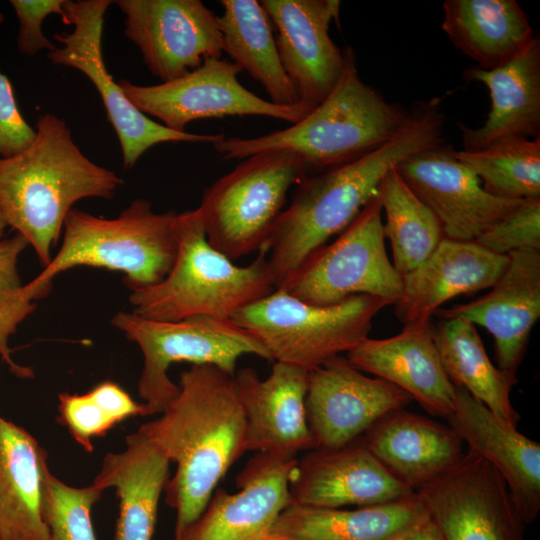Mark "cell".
<instances>
[{"label":"cell","mask_w":540,"mask_h":540,"mask_svg":"<svg viewBox=\"0 0 540 540\" xmlns=\"http://www.w3.org/2000/svg\"><path fill=\"white\" fill-rule=\"evenodd\" d=\"M179 391L140 431L176 471L165 501L176 511L174 539L203 512L218 483L246 450V419L234 376L214 365H192Z\"/></svg>","instance_id":"obj_1"},{"label":"cell","mask_w":540,"mask_h":540,"mask_svg":"<svg viewBox=\"0 0 540 540\" xmlns=\"http://www.w3.org/2000/svg\"><path fill=\"white\" fill-rule=\"evenodd\" d=\"M444 121L440 99H431L413 109L403 128L380 147L317 176L304 177L261 250L269 255L276 289L379 195L391 169L442 144Z\"/></svg>","instance_id":"obj_2"},{"label":"cell","mask_w":540,"mask_h":540,"mask_svg":"<svg viewBox=\"0 0 540 540\" xmlns=\"http://www.w3.org/2000/svg\"><path fill=\"white\" fill-rule=\"evenodd\" d=\"M121 184L115 172L82 153L66 122L51 113L38 118L26 149L0 158V208L43 267L73 205L85 198L110 199Z\"/></svg>","instance_id":"obj_3"},{"label":"cell","mask_w":540,"mask_h":540,"mask_svg":"<svg viewBox=\"0 0 540 540\" xmlns=\"http://www.w3.org/2000/svg\"><path fill=\"white\" fill-rule=\"evenodd\" d=\"M344 68L330 94L286 129L255 138H226L213 144L223 159L283 151L309 170L332 169L380 147L406 124L410 112L387 101L359 76L354 51L344 50Z\"/></svg>","instance_id":"obj_4"},{"label":"cell","mask_w":540,"mask_h":540,"mask_svg":"<svg viewBox=\"0 0 540 540\" xmlns=\"http://www.w3.org/2000/svg\"><path fill=\"white\" fill-rule=\"evenodd\" d=\"M177 253L157 284L130 290L133 313L157 321L194 316L231 319L243 307L273 292L275 280L265 251L237 266L213 248L199 209L176 215Z\"/></svg>","instance_id":"obj_5"},{"label":"cell","mask_w":540,"mask_h":540,"mask_svg":"<svg viewBox=\"0 0 540 540\" xmlns=\"http://www.w3.org/2000/svg\"><path fill=\"white\" fill-rule=\"evenodd\" d=\"M176 215L156 213L149 201L140 198L113 219L72 208L64 221L59 251L23 285L24 294L32 301L42 297L57 274L77 266L121 272L129 290L159 283L176 257Z\"/></svg>","instance_id":"obj_6"},{"label":"cell","mask_w":540,"mask_h":540,"mask_svg":"<svg viewBox=\"0 0 540 540\" xmlns=\"http://www.w3.org/2000/svg\"><path fill=\"white\" fill-rule=\"evenodd\" d=\"M388 305L379 297L354 295L318 306L276 289L231 319L263 344L272 361L309 372L367 338L374 317Z\"/></svg>","instance_id":"obj_7"},{"label":"cell","mask_w":540,"mask_h":540,"mask_svg":"<svg viewBox=\"0 0 540 540\" xmlns=\"http://www.w3.org/2000/svg\"><path fill=\"white\" fill-rule=\"evenodd\" d=\"M307 172L283 151L244 158L203 192L198 209L209 244L231 261L263 250L290 187Z\"/></svg>","instance_id":"obj_8"},{"label":"cell","mask_w":540,"mask_h":540,"mask_svg":"<svg viewBox=\"0 0 540 540\" xmlns=\"http://www.w3.org/2000/svg\"><path fill=\"white\" fill-rule=\"evenodd\" d=\"M111 322L143 354L138 394L151 415L162 413L178 394V384L168 376L174 363L214 365L234 376L243 355L272 361L263 344L232 319L194 316L157 321L133 312H118Z\"/></svg>","instance_id":"obj_9"},{"label":"cell","mask_w":540,"mask_h":540,"mask_svg":"<svg viewBox=\"0 0 540 540\" xmlns=\"http://www.w3.org/2000/svg\"><path fill=\"white\" fill-rule=\"evenodd\" d=\"M383 235L380 194L329 245L313 254L281 288L306 303L327 306L354 295L396 304L403 277L390 261Z\"/></svg>","instance_id":"obj_10"},{"label":"cell","mask_w":540,"mask_h":540,"mask_svg":"<svg viewBox=\"0 0 540 540\" xmlns=\"http://www.w3.org/2000/svg\"><path fill=\"white\" fill-rule=\"evenodd\" d=\"M111 0H66L65 25L74 28L70 33H57L61 43L48 57L55 65L82 72L97 89L107 117L113 126L122 151L124 167L132 168L152 146L167 142L216 143L223 134H195L176 131L153 121L138 110L108 72L102 51L104 15Z\"/></svg>","instance_id":"obj_11"},{"label":"cell","mask_w":540,"mask_h":540,"mask_svg":"<svg viewBox=\"0 0 540 540\" xmlns=\"http://www.w3.org/2000/svg\"><path fill=\"white\" fill-rule=\"evenodd\" d=\"M241 72L231 60L206 58L198 68L169 82L118 83L138 110L176 131H185L195 120L227 116H265L295 124L312 110L301 102L284 106L260 98L238 81Z\"/></svg>","instance_id":"obj_12"},{"label":"cell","mask_w":540,"mask_h":540,"mask_svg":"<svg viewBox=\"0 0 540 540\" xmlns=\"http://www.w3.org/2000/svg\"><path fill=\"white\" fill-rule=\"evenodd\" d=\"M416 493L443 540H524L503 477L472 450Z\"/></svg>","instance_id":"obj_13"},{"label":"cell","mask_w":540,"mask_h":540,"mask_svg":"<svg viewBox=\"0 0 540 540\" xmlns=\"http://www.w3.org/2000/svg\"><path fill=\"white\" fill-rule=\"evenodd\" d=\"M124 33L140 50L150 73L169 82L220 58L218 16L200 0H117Z\"/></svg>","instance_id":"obj_14"},{"label":"cell","mask_w":540,"mask_h":540,"mask_svg":"<svg viewBox=\"0 0 540 540\" xmlns=\"http://www.w3.org/2000/svg\"><path fill=\"white\" fill-rule=\"evenodd\" d=\"M412 400L397 386L362 374L347 358H332L308 372L305 405L314 449L351 444Z\"/></svg>","instance_id":"obj_15"},{"label":"cell","mask_w":540,"mask_h":540,"mask_svg":"<svg viewBox=\"0 0 540 540\" xmlns=\"http://www.w3.org/2000/svg\"><path fill=\"white\" fill-rule=\"evenodd\" d=\"M439 144L395 168L416 196L439 220L445 238L475 241L523 199L498 198L484 190L478 177Z\"/></svg>","instance_id":"obj_16"},{"label":"cell","mask_w":540,"mask_h":540,"mask_svg":"<svg viewBox=\"0 0 540 540\" xmlns=\"http://www.w3.org/2000/svg\"><path fill=\"white\" fill-rule=\"evenodd\" d=\"M296 458L256 453L236 477L238 491L217 488L200 516L174 540H264L291 504Z\"/></svg>","instance_id":"obj_17"},{"label":"cell","mask_w":540,"mask_h":540,"mask_svg":"<svg viewBox=\"0 0 540 540\" xmlns=\"http://www.w3.org/2000/svg\"><path fill=\"white\" fill-rule=\"evenodd\" d=\"M276 28L282 66L301 103L320 104L338 82L344 51L331 39L330 24L339 19L338 0H261Z\"/></svg>","instance_id":"obj_18"},{"label":"cell","mask_w":540,"mask_h":540,"mask_svg":"<svg viewBox=\"0 0 540 540\" xmlns=\"http://www.w3.org/2000/svg\"><path fill=\"white\" fill-rule=\"evenodd\" d=\"M414 493L359 440L339 448L311 449L297 460L289 484L291 504L316 508L377 505Z\"/></svg>","instance_id":"obj_19"},{"label":"cell","mask_w":540,"mask_h":540,"mask_svg":"<svg viewBox=\"0 0 540 540\" xmlns=\"http://www.w3.org/2000/svg\"><path fill=\"white\" fill-rule=\"evenodd\" d=\"M508 257L506 269L487 294L434 314L484 327L494 338L497 367L517 379L531 330L540 317V251H517Z\"/></svg>","instance_id":"obj_20"},{"label":"cell","mask_w":540,"mask_h":540,"mask_svg":"<svg viewBox=\"0 0 540 540\" xmlns=\"http://www.w3.org/2000/svg\"><path fill=\"white\" fill-rule=\"evenodd\" d=\"M234 380L246 419V450L295 458L315 448L306 415L308 371L275 362L260 379L250 367Z\"/></svg>","instance_id":"obj_21"},{"label":"cell","mask_w":540,"mask_h":540,"mask_svg":"<svg viewBox=\"0 0 540 540\" xmlns=\"http://www.w3.org/2000/svg\"><path fill=\"white\" fill-rule=\"evenodd\" d=\"M463 442L503 477L525 524L540 511V445L520 433L465 389L455 386L454 406L446 418Z\"/></svg>","instance_id":"obj_22"},{"label":"cell","mask_w":540,"mask_h":540,"mask_svg":"<svg viewBox=\"0 0 540 540\" xmlns=\"http://www.w3.org/2000/svg\"><path fill=\"white\" fill-rule=\"evenodd\" d=\"M347 360L402 389L431 415L447 418L453 410L455 386L443 368L430 321L405 324L389 338L367 337L347 352Z\"/></svg>","instance_id":"obj_23"},{"label":"cell","mask_w":540,"mask_h":540,"mask_svg":"<svg viewBox=\"0 0 540 540\" xmlns=\"http://www.w3.org/2000/svg\"><path fill=\"white\" fill-rule=\"evenodd\" d=\"M509 262L476 241L444 238L417 268L403 275V293L394 304L404 324L430 321L448 300L491 288Z\"/></svg>","instance_id":"obj_24"},{"label":"cell","mask_w":540,"mask_h":540,"mask_svg":"<svg viewBox=\"0 0 540 540\" xmlns=\"http://www.w3.org/2000/svg\"><path fill=\"white\" fill-rule=\"evenodd\" d=\"M358 440L415 492L465 453L464 442L450 426L404 408L381 418Z\"/></svg>","instance_id":"obj_25"},{"label":"cell","mask_w":540,"mask_h":540,"mask_svg":"<svg viewBox=\"0 0 540 540\" xmlns=\"http://www.w3.org/2000/svg\"><path fill=\"white\" fill-rule=\"evenodd\" d=\"M463 78L484 84L491 108L482 126L459 125L462 150H478L511 136L540 137V40L508 63L491 70L469 67Z\"/></svg>","instance_id":"obj_26"},{"label":"cell","mask_w":540,"mask_h":540,"mask_svg":"<svg viewBox=\"0 0 540 540\" xmlns=\"http://www.w3.org/2000/svg\"><path fill=\"white\" fill-rule=\"evenodd\" d=\"M125 445L106 453L92 483L103 491L114 488L119 499L113 540H152L170 461L138 430Z\"/></svg>","instance_id":"obj_27"},{"label":"cell","mask_w":540,"mask_h":540,"mask_svg":"<svg viewBox=\"0 0 540 540\" xmlns=\"http://www.w3.org/2000/svg\"><path fill=\"white\" fill-rule=\"evenodd\" d=\"M429 518L415 492L396 501L356 509L290 504L269 536L284 540H387L405 538Z\"/></svg>","instance_id":"obj_28"},{"label":"cell","mask_w":540,"mask_h":540,"mask_svg":"<svg viewBox=\"0 0 540 540\" xmlns=\"http://www.w3.org/2000/svg\"><path fill=\"white\" fill-rule=\"evenodd\" d=\"M45 450L0 417V540H50L42 516Z\"/></svg>","instance_id":"obj_29"},{"label":"cell","mask_w":540,"mask_h":540,"mask_svg":"<svg viewBox=\"0 0 540 540\" xmlns=\"http://www.w3.org/2000/svg\"><path fill=\"white\" fill-rule=\"evenodd\" d=\"M442 8L441 29L482 69L508 63L536 37L515 0H446Z\"/></svg>","instance_id":"obj_30"},{"label":"cell","mask_w":540,"mask_h":540,"mask_svg":"<svg viewBox=\"0 0 540 540\" xmlns=\"http://www.w3.org/2000/svg\"><path fill=\"white\" fill-rule=\"evenodd\" d=\"M218 25L223 51L264 88L270 101L284 106L300 103L286 74L273 35L271 21L257 0H222Z\"/></svg>","instance_id":"obj_31"},{"label":"cell","mask_w":540,"mask_h":540,"mask_svg":"<svg viewBox=\"0 0 540 540\" xmlns=\"http://www.w3.org/2000/svg\"><path fill=\"white\" fill-rule=\"evenodd\" d=\"M433 336L451 383L516 426L520 416L512 405L511 390L517 379L491 362L475 325L461 318L442 319Z\"/></svg>","instance_id":"obj_32"},{"label":"cell","mask_w":540,"mask_h":540,"mask_svg":"<svg viewBox=\"0 0 540 540\" xmlns=\"http://www.w3.org/2000/svg\"><path fill=\"white\" fill-rule=\"evenodd\" d=\"M383 235L393 254V266L403 276L423 263L445 238L434 213L416 196L394 167L380 186Z\"/></svg>","instance_id":"obj_33"},{"label":"cell","mask_w":540,"mask_h":540,"mask_svg":"<svg viewBox=\"0 0 540 540\" xmlns=\"http://www.w3.org/2000/svg\"><path fill=\"white\" fill-rule=\"evenodd\" d=\"M454 156L495 197L540 198V137H505L478 150H454Z\"/></svg>","instance_id":"obj_34"},{"label":"cell","mask_w":540,"mask_h":540,"mask_svg":"<svg viewBox=\"0 0 540 540\" xmlns=\"http://www.w3.org/2000/svg\"><path fill=\"white\" fill-rule=\"evenodd\" d=\"M58 421L87 452L93 440L115 425L136 416L151 415L145 403L135 401L121 386L104 381L84 394L63 392L58 395Z\"/></svg>","instance_id":"obj_35"},{"label":"cell","mask_w":540,"mask_h":540,"mask_svg":"<svg viewBox=\"0 0 540 540\" xmlns=\"http://www.w3.org/2000/svg\"><path fill=\"white\" fill-rule=\"evenodd\" d=\"M104 491L93 483L68 485L46 469L43 482L42 516L50 540H97L92 508Z\"/></svg>","instance_id":"obj_36"},{"label":"cell","mask_w":540,"mask_h":540,"mask_svg":"<svg viewBox=\"0 0 540 540\" xmlns=\"http://www.w3.org/2000/svg\"><path fill=\"white\" fill-rule=\"evenodd\" d=\"M475 241L500 255L540 251V198L523 199Z\"/></svg>","instance_id":"obj_37"},{"label":"cell","mask_w":540,"mask_h":540,"mask_svg":"<svg viewBox=\"0 0 540 540\" xmlns=\"http://www.w3.org/2000/svg\"><path fill=\"white\" fill-rule=\"evenodd\" d=\"M66 0H11L19 22L17 47L21 54L35 55L41 50L54 51L57 47L42 32V23L50 14L64 16Z\"/></svg>","instance_id":"obj_38"},{"label":"cell","mask_w":540,"mask_h":540,"mask_svg":"<svg viewBox=\"0 0 540 540\" xmlns=\"http://www.w3.org/2000/svg\"><path fill=\"white\" fill-rule=\"evenodd\" d=\"M4 15L0 10V25ZM35 137V129L25 120L17 105L12 84L0 72V158L26 149Z\"/></svg>","instance_id":"obj_39"},{"label":"cell","mask_w":540,"mask_h":540,"mask_svg":"<svg viewBox=\"0 0 540 540\" xmlns=\"http://www.w3.org/2000/svg\"><path fill=\"white\" fill-rule=\"evenodd\" d=\"M27 246V241L18 233L0 241V297L22 288L17 264Z\"/></svg>","instance_id":"obj_40"},{"label":"cell","mask_w":540,"mask_h":540,"mask_svg":"<svg viewBox=\"0 0 540 540\" xmlns=\"http://www.w3.org/2000/svg\"><path fill=\"white\" fill-rule=\"evenodd\" d=\"M20 323V317L11 308L0 305V356L14 375L19 378H32L33 371L29 367L17 364L12 359L11 350L8 347L9 337Z\"/></svg>","instance_id":"obj_41"},{"label":"cell","mask_w":540,"mask_h":540,"mask_svg":"<svg viewBox=\"0 0 540 540\" xmlns=\"http://www.w3.org/2000/svg\"><path fill=\"white\" fill-rule=\"evenodd\" d=\"M405 540H443L438 529L434 523L428 518L410 534H408Z\"/></svg>","instance_id":"obj_42"},{"label":"cell","mask_w":540,"mask_h":540,"mask_svg":"<svg viewBox=\"0 0 540 540\" xmlns=\"http://www.w3.org/2000/svg\"><path fill=\"white\" fill-rule=\"evenodd\" d=\"M8 228V224L6 222V219L4 217V214L0 208V241L3 239V235L5 233V230Z\"/></svg>","instance_id":"obj_43"},{"label":"cell","mask_w":540,"mask_h":540,"mask_svg":"<svg viewBox=\"0 0 540 540\" xmlns=\"http://www.w3.org/2000/svg\"><path fill=\"white\" fill-rule=\"evenodd\" d=\"M264 540H284V539L280 537H276V536H268Z\"/></svg>","instance_id":"obj_44"},{"label":"cell","mask_w":540,"mask_h":540,"mask_svg":"<svg viewBox=\"0 0 540 540\" xmlns=\"http://www.w3.org/2000/svg\"><path fill=\"white\" fill-rule=\"evenodd\" d=\"M387 540H405V539L398 537V538H391V539H387Z\"/></svg>","instance_id":"obj_45"}]
</instances>
